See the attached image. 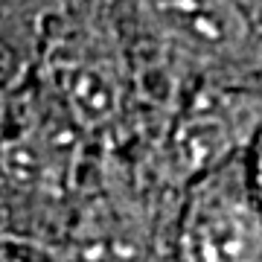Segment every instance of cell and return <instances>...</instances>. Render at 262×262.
Instances as JSON below:
<instances>
[{"instance_id":"6da1fadb","label":"cell","mask_w":262,"mask_h":262,"mask_svg":"<svg viewBox=\"0 0 262 262\" xmlns=\"http://www.w3.org/2000/svg\"><path fill=\"white\" fill-rule=\"evenodd\" d=\"M94 155V140L38 79L12 94L0 125V227L12 242L53 262Z\"/></svg>"},{"instance_id":"7a4b0ae2","label":"cell","mask_w":262,"mask_h":262,"mask_svg":"<svg viewBox=\"0 0 262 262\" xmlns=\"http://www.w3.org/2000/svg\"><path fill=\"white\" fill-rule=\"evenodd\" d=\"M35 79L96 149H128L158 134L134 44L99 9L58 20L44 41Z\"/></svg>"},{"instance_id":"3957f363","label":"cell","mask_w":262,"mask_h":262,"mask_svg":"<svg viewBox=\"0 0 262 262\" xmlns=\"http://www.w3.org/2000/svg\"><path fill=\"white\" fill-rule=\"evenodd\" d=\"M184 192L140 146L96 149L53 262H175Z\"/></svg>"},{"instance_id":"277c9868","label":"cell","mask_w":262,"mask_h":262,"mask_svg":"<svg viewBox=\"0 0 262 262\" xmlns=\"http://www.w3.org/2000/svg\"><path fill=\"white\" fill-rule=\"evenodd\" d=\"M175 262H262V207L242 155L189 181L172 239Z\"/></svg>"},{"instance_id":"5b68a950","label":"cell","mask_w":262,"mask_h":262,"mask_svg":"<svg viewBox=\"0 0 262 262\" xmlns=\"http://www.w3.org/2000/svg\"><path fill=\"white\" fill-rule=\"evenodd\" d=\"M242 166H245V181L251 195L256 198V204L262 207V131L248 143V149L242 151Z\"/></svg>"},{"instance_id":"8992f818","label":"cell","mask_w":262,"mask_h":262,"mask_svg":"<svg viewBox=\"0 0 262 262\" xmlns=\"http://www.w3.org/2000/svg\"><path fill=\"white\" fill-rule=\"evenodd\" d=\"M0 262H47L35 256L32 251L20 248V245H12V242H0Z\"/></svg>"},{"instance_id":"52a82bcc","label":"cell","mask_w":262,"mask_h":262,"mask_svg":"<svg viewBox=\"0 0 262 262\" xmlns=\"http://www.w3.org/2000/svg\"><path fill=\"white\" fill-rule=\"evenodd\" d=\"M0 242H12L9 236H6V230H3V227H0ZM12 245H15V242H12Z\"/></svg>"}]
</instances>
